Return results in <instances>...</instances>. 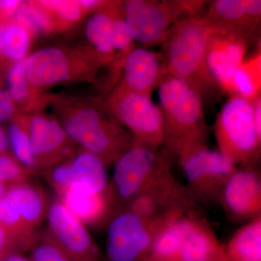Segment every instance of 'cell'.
I'll return each mask as SVG.
<instances>
[{
	"label": "cell",
	"mask_w": 261,
	"mask_h": 261,
	"mask_svg": "<svg viewBox=\"0 0 261 261\" xmlns=\"http://www.w3.org/2000/svg\"><path fill=\"white\" fill-rule=\"evenodd\" d=\"M195 2L129 0L123 18L130 37L144 45L161 44L173 24L187 15L197 14Z\"/></svg>",
	"instance_id": "8"
},
{
	"label": "cell",
	"mask_w": 261,
	"mask_h": 261,
	"mask_svg": "<svg viewBox=\"0 0 261 261\" xmlns=\"http://www.w3.org/2000/svg\"><path fill=\"white\" fill-rule=\"evenodd\" d=\"M247 43L230 34L213 31L207 41V69L220 88L233 93V74L244 61Z\"/></svg>",
	"instance_id": "17"
},
{
	"label": "cell",
	"mask_w": 261,
	"mask_h": 261,
	"mask_svg": "<svg viewBox=\"0 0 261 261\" xmlns=\"http://www.w3.org/2000/svg\"><path fill=\"white\" fill-rule=\"evenodd\" d=\"M69 71L68 58L58 48H44L25 60L27 81L38 87L62 82L68 76Z\"/></svg>",
	"instance_id": "21"
},
{
	"label": "cell",
	"mask_w": 261,
	"mask_h": 261,
	"mask_svg": "<svg viewBox=\"0 0 261 261\" xmlns=\"http://www.w3.org/2000/svg\"><path fill=\"white\" fill-rule=\"evenodd\" d=\"M113 113L129 130L135 143L152 149L164 144V118L150 96L121 87L111 100Z\"/></svg>",
	"instance_id": "10"
},
{
	"label": "cell",
	"mask_w": 261,
	"mask_h": 261,
	"mask_svg": "<svg viewBox=\"0 0 261 261\" xmlns=\"http://www.w3.org/2000/svg\"><path fill=\"white\" fill-rule=\"evenodd\" d=\"M29 252L32 261H72L46 229L39 232Z\"/></svg>",
	"instance_id": "26"
},
{
	"label": "cell",
	"mask_w": 261,
	"mask_h": 261,
	"mask_svg": "<svg viewBox=\"0 0 261 261\" xmlns=\"http://www.w3.org/2000/svg\"><path fill=\"white\" fill-rule=\"evenodd\" d=\"M8 140L6 133L0 126V154L5 153L8 148Z\"/></svg>",
	"instance_id": "36"
},
{
	"label": "cell",
	"mask_w": 261,
	"mask_h": 261,
	"mask_svg": "<svg viewBox=\"0 0 261 261\" xmlns=\"http://www.w3.org/2000/svg\"><path fill=\"white\" fill-rule=\"evenodd\" d=\"M133 39L130 37L124 20L114 18L112 32V46L114 50L126 51L132 49Z\"/></svg>",
	"instance_id": "32"
},
{
	"label": "cell",
	"mask_w": 261,
	"mask_h": 261,
	"mask_svg": "<svg viewBox=\"0 0 261 261\" xmlns=\"http://www.w3.org/2000/svg\"><path fill=\"white\" fill-rule=\"evenodd\" d=\"M212 32L202 16L187 15L173 24L161 44V56L168 74L186 82L202 99L220 88L205 61Z\"/></svg>",
	"instance_id": "1"
},
{
	"label": "cell",
	"mask_w": 261,
	"mask_h": 261,
	"mask_svg": "<svg viewBox=\"0 0 261 261\" xmlns=\"http://www.w3.org/2000/svg\"><path fill=\"white\" fill-rule=\"evenodd\" d=\"M219 200L235 221L247 222L261 216V177L255 165L238 167L221 190Z\"/></svg>",
	"instance_id": "14"
},
{
	"label": "cell",
	"mask_w": 261,
	"mask_h": 261,
	"mask_svg": "<svg viewBox=\"0 0 261 261\" xmlns=\"http://www.w3.org/2000/svg\"><path fill=\"white\" fill-rule=\"evenodd\" d=\"M158 88L164 118L165 149L178 158L206 145L207 129L200 94L183 80L169 74Z\"/></svg>",
	"instance_id": "2"
},
{
	"label": "cell",
	"mask_w": 261,
	"mask_h": 261,
	"mask_svg": "<svg viewBox=\"0 0 261 261\" xmlns=\"http://www.w3.org/2000/svg\"><path fill=\"white\" fill-rule=\"evenodd\" d=\"M29 47V34L23 27L16 23L7 25L2 55L20 61L27 54Z\"/></svg>",
	"instance_id": "27"
},
{
	"label": "cell",
	"mask_w": 261,
	"mask_h": 261,
	"mask_svg": "<svg viewBox=\"0 0 261 261\" xmlns=\"http://www.w3.org/2000/svg\"><path fill=\"white\" fill-rule=\"evenodd\" d=\"M6 29L7 25H5V24H0V54H3V44H4Z\"/></svg>",
	"instance_id": "38"
},
{
	"label": "cell",
	"mask_w": 261,
	"mask_h": 261,
	"mask_svg": "<svg viewBox=\"0 0 261 261\" xmlns=\"http://www.w3.org/2000/svg\"><path fill=\"white\" fill-rule=\"evenodd\" d=\"M57 195L63 205L87 227L106 226L117 210L110 190L99 192L91 187L73 185Z\"/></svg>",
	"instance_id": "18"
},
{
	"label": "cell",
	"mask_w": 261,
	"mask_h": 261,
	"mask_svg": "<svg viewBox=\"0 0 261 261\" xmlns=\"http://www.w3.org/2000/svg\"><path fill=\"white\" fill-rule=\"evenodd\" d=\"M4 9V1H0V11H3Z\"/></svg>",
	"instance_id": "39"
},
{
	"label": "cell",
	"mask_w": 261,
	"mask_h": 261,
	"mask_svg": "<svg viewBox=\"0 0 261 261\" xmlns=\"http://www.w3.org/2000/svg\"><path fill=\"white\" fill-rule=\"evenodd\" d=\"M114 18L104 13L91 17L86 27V35L89 42L102 54H111L114 51L112 46V32Z\"/></svg>",
	"instance_id": "24"
},
{
	"label": "cell",
	"mask_w": 261,
	"mask_h": 261,
	"mask_svg": "<svg viewBox=\"0 0 261 261\" xmlns=\"http://www.w3.org/2000/svg\"><path fill=\"white\" fill-rule=\"evenodd\" d=\"M224 249L228 261H261V216L239 228Z\"/></svg>",
	"instance_id": "22"
},
{
	"label": "cell",
	"mask_w": 261,
	"mask_h": 261,
	"mask_svg": "<svg viewBox=\"0 0 261 261\" xmlns=\"http://www.w3.org/2000/svg\"><path fill=\"white\" fill-rule=\"evenodd\" d=\"M7 137L15 159L32 174L34 171H37L31 151L28 132H25L20 125L12 123L8 127Z\"/></svg>",
	"instance_id": "25"
},
{
	"label": "cell",
	"mask_w": 261,
	"mask_h": 261,
	"mask_svg": "<svg viewBox=\"0 0 261 261\" xmlns=\"http://www.w3.org/2000/svg\"><path fill=\"white\" fill-rule=\"evenodd\" d=\"M190 195L203 200H219L220 193L238 166L207 145L187 151L178 157Z\"/></svg>",
	"instance_id": "11"
},
{
	"label": "cell",
	"mask_w": 261,
	"mask_h": 261,
	"mask_svg": "<svg viewBox=\"0 0 261 261\" xmlns=\"http://www.w3.org/2000/svg\"><path fill=\"white\" fill-rule=\"evenodd\" d=\"M47 230L72 261H100L101 253L88 227L57 199L48 208Z\"/></svg>",
	"instance_id": "12"
},
{
	"label": "cell",
	"mask_w": 261,
	"mask_h": 261,
	"mask_svg": "<svg viewBox=\"0 0 261 261\" xmlns=\"http://www.w3.org/2000/svg\"><path fill=\"white\" fill-rule=\"evenodd\" d=\"M49 204L45 192L29 179L8 185L0 197V225L25 252L37 240Z\"/></svg>",
	"instance_id": "6"
},
{
	"label": "cell",
	"mask_w": 261,
	"mask_h": 261,
	"mask_svg": "<svg viewBox=\"0 0 261 261\" xmlns=\"http://www.w3.org/2000/svg\"><path fill=\"white\" fill-rule=\"evenodd\" d=\"M45 178L56 194L73 185L89 187L99 192L110 190L107 165L86 150L70 161L59 163L48 170Z\"/></svg>",
	"instance_id": "15"
},
{
	"label": "cell",
	"mask_w": 261,
	"mask_h": 261,
	"mask_svg": "<svg viewBox=\"0 0 261 261\" xmlns=\"http://www.w3.org/2000/svg\"><path fill=\"white\" fill-rule=\"evenodd\" d=\"M171 156L168 150L160 151L135 143L114 162L109 188L116 208L126 207L142 190L171 171Z\"/></svg>",
	"instance_id": "7"
},
{
	"label": "cell",
	"mask_w": 261,
	"mask_h": 261,
	"mask_svg": "<svg viewBox=\"0 0 261 261\" xmlns=\"http://www.w3.org/2000/svg\"><path fill=\"white\" fill-rule=\"evenodd\" d=\"M13 252L25 253L20 243L0 225V260Z\"/></svg>",
	"instance_id": "33"
},
{
	"label": "cell",
	"mask_w": 261,
	"mask_h": 261,
	"mask_svg": "<svg viewBox=\"0 0 261 261\" xmlns=\"http://www.w3.org/2000/svg\"><path fill=\"white\" fill-rule=\"evenodd\" d=\"M219 151L238 167L256 164L261 134L254 118L253 100L233 94L225 103L215 123Z\"/></svg>",
	"instance_id": "4"
},
{
	"label": "cell",
	"mask_w": 261,
	"mask_h": 261,
	"mask_svg": "<svg viewBox=\"0 0 261 261\" xmlns=\"http://www.w3.org/2000/svg\"><path fill=\"white\" fill-rule=\"evenodd\" d=\"M63 128L70 139L106 165L114 163L135 143L129 133L105 121L94 108H84L72 115Z\"/></svg>",
	"instance_id": "9"
},
{
	"label": "cell",
	"mask_w": 261,
	"mask_h": 261,
	"mask_svg": "<svg viewBox=\"0 0 261 261\" xmlns=\"http://www.w3.org/2000/svg\"><path fill=\"white\" fill-rule=\"evenodd\" d=\"M260 59L242 63L233 74L232 80L233 94H238L253 100L258 96L260 87ZM260 95V94H259Z\"/></svg>",
	"instance_id": "23"
},
{
	"label": "cell",
	"mask_w": 261,
	"mask_h": 261,
	"mask_svg": "<svg viewBox=\"0 0 261 261\" xmlns=\"http://www.w3.org/2000/svg\"><path fill=\"white\" fill-rule=\"evenodd\" d=\"M32 173L15 159L5 153L0 154V183L8 186L28 180Z\"/></svg>",
	"instance_id": "29"
},
{
	"label": "cell",
	"mask_w": 261,
	"mask_h": 261,
	"mask_svg": "<svg viewBox=\"0 0 261 261\" xmlns=\"http://www.w3.org/2000/svg\"><path fill=\"white\" fill-rule=\"evenodd\" d=\"M25 60L15 63L8 74V93L12 99L17 102L23 101L29 93L28 84L25 73Z\"/></svg>",
	"instance_id": "30"
},
{
	"label": "cell",
	"mask_w": 261,
	"mask_h": 261,
	"mask_svg": "<svg viewBox=\"0 0 261 261\" xmlns=\"http://www.w3.org/2000/svg\"><path fill=\"white\" fill-rule=\"evenodd\" d=\"M0 261H32L30 257L27 256L25 253L22 252H13L7 255Z\"/></svg>",
	"instance_id": "35"
},
{
	"label": "cell",
	"mask_w": 261,
	"mask_h": 261,
	"mask_svg": "<svg viewBox=\"0 0 261 261\" xmlns=\"http://www.w3.org/2000/svg\"><path fill=\"white\" fill-rule=\"evenodd\" d=\"M39 3L44 8H49V10L56 12L57 14L59 15L65 20L75 21L80 18L82 10L80 5L77 1L46 0L40 1Z\"/></svg>",
	"instance_id": "31"
},
{
	"label": "cell",
	"mask_w": 261,
	"mask_h": 261,
	"mask_svg": "<svg viewBox=\"0 0 261 261\" xmlns=\"http://www.w3.org/2000/svg\"><path fill=\"white\" fill-rule=\"evenodd\" d=\"M153 250L161 261H228L224 245L193 205L178 211L163 226Z\"/></svg>",
	"instance_id": "3"
},
{
	"label": "cell",
	"mask_w": 261,
	"mask_h": 261,
	"mask_svg": "<svg viewBox=\"0 0 261 261\" xmlns=\"http://www.w3.org/2000/svg\"><path fill=\"white\" fill-rule=\"evenodd\" d=\"M216 32L230 34L248 43L260 28V0H216L202 16Z\"/></svg>",
	"instance_id": "13"
},
{
	"label": "cell",
	"mask_w": 261,
	"mask_h": 261,
	"mask_svg": "<svg viewBox=\"0 0 261 261\" xmlns=\"http://www.w3.org/2000/svg\"><path fill=\"white\" fill-rule=\"evenodd\" d=\"M192 205L152 218L144 217L127 207L117 209L106 225L108 261L145 260L163 226L178 211Z\"/></svg>",
	"instance_id": "5"
},
{
	"label": "cell",
	"mask_w": 261,
	"mask_h": 261,
	"mask_svg": "<svg viewBox=\"0 0 261 261\" xmlns=\"http://www.w3.org/2000/svg\"><path fill=\"white\" fill-rule=\"evenodd\" d=\"M28 133L36 171L50 169L59 164V154H68L64 147L68 137L54 120L35 117L30 122Z\"/></svg>",
	"instance_id": "19"
},
{
	"label": "cell",
	"mask_w": 261,
	"mask_h": 261,
	"mask_svg": "<svg viewBox=\"0 0 261 261\" xmlns=\"http://www.w3.org/2000/svg\"><path fill=\"white\" fill-rule=\"evenodd\" d=\"M13 15L18 23L34 32L46 31L50 27L47 15L40 8L28 3H19Z\"/></svg>",
	"instance_id": "28"
},
{
	"label": "cell",
	"mask_w": 261,
	"mask_h": 261,
	"mask_svg": "<svg viewBox=\"0 0 261 261\" xmlns=\"http://www.w3.org/2000/svg\"><path fill=\"white\" fill-rule=\"evenodd\" d=\"M78 3L81 7L89 8V9L99 4V1H97V0H80V1H78Z\"/></svg>",
	"instance_id": "37"
},
{
	"label": "cell",
	"mask_w": 261,
	"mask_h": 261,
	"mask_svg": "<svg viewBox=\"0 0 261 261\" xmlns=\"http://www.w3.org/2000/svg\"><path fill=\"white\" fill-rule=\"evenodd\" d=\"M167 75L161 55L146 48H135L125 61L123 87L151 97Z\"/></svg>",
	"instance_id": "20"
},
{
	"label": "cell",
	"mask_w": 261,
	"mask_h": 261,
	"mask_svg": "<svg viewBox=\"0 0 261 261\" xmlns=\"http://www.w3.org/2000/svg\"><path fill=\"white\" fill-rule=\"evenodd\" d=\"M192 198L169 171L156 178L124 207L144 217H156L193 203Z\"/></svg>",
	"instance_id": "16"
},
{
	"label": "cell",
	"mask_w": 261,
	"mask_h": 261,
	"mask_svg": "<svg viewBox=\"0 0 261 261\" xmlns=\"http://www.w3.org/2000/svg\"><path fill=\"white\" fill-rule=\"evenodd\" d=\"M13 99L7 91L0 89V122L8 121L14 115Z\"/></svg>",
	"instance_id": "34"
}]
</instances>
